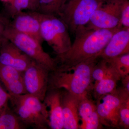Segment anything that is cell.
<instances>
[{
    "label": "cell",
    "instance_id": "cell-1",
    "mask_svg": "<svg viewBox=\"0 0 129 129\" xmlns=\"http://www.w3.org/2000/svg\"><path fill=\"white\" fill-rule=\"evenodd\" d=\"M120 27L110 29H91L85 27L75 33V39L67 52L57 55L56 69L73 67L94 57L99 56L113 35Z\"/></svg>",
    "mask_w": 129,
    "mask_h": 129
},
{
    "label": "cell",
    "instance_id": "cell-2",
    "mask_svg": "<svg viewBox=\"0 0 129 129\" xmlns=\"http://www.w3.org/2000/svg\"><path fill=\"white\" fill-rule=\"evenodd\" d=\"M99 56L94 57L65 69L50 72L48 86L51 89H64L79 99L88 95L91 87L92 72Z\"/></svg>",
    "mask_w": 129,
    "mask_h": 129
},
{
    "label": "cell",
    "instance_id": "cell-3",
    "mask_svg": "<svg viewBox=\"0 0 129 129\" xmlns=\"http://www.w3.org/2000/svg\"><path fill=\"white\" fill-rule=\"evenodd\" d=\"M14 112L25 126L44 129L48 125V111L44 102L30 94L10 95Z\"/></svg>",
    "mask_w": 129,
    "mask_h": 129
},
{
    "label": "cell",
    "instance_id": "cell-4",
    "mask_svg": "<svg viewBox=\"0 0 129 129\" xmlns=\"http://www.w3.org/2000/svg\"><path fill=\"white\" fill-rule=\"evenodd\" d=\"M104 0H68L58 13L68 30L75 34L86 26Z\"/></svg>",
    "mask_w": 129,
    "mask_h": 129
},
{
    "label": "cell",
    "instance_id": "cell-5",
    "mask_svg": "<svg viewBox=\"0 0 129 129\" xmlns=\"http://www.w3.org/2000/svg\"><path fill=\"white\" fill-rule=\"evenodd\" d=\"M39 13L42 39L48 43L57 55L67 52L72 45L67 25L56 16Z\"/></svg>",
    "mask_w": 129,
    "mask_h": 129
},
{
    "label": "cell",
    "instance_id": "cell-6",
    "mask_svg": "<svg viewBox=\"0 0 129 129\" xmlns=\"http://www.w3.org/2000/svg\"><path fill=\"white\" fill-rule=\"evenodd\" d=\"M4 35L6 39L14 44L32 60L46 68L50 72L55 70L57 67L55 59L52 58L45 51L41 43L37 40L16 31L9 24L5 30Z\"/></svg>",
    "mask_w": 129,
    "mask_h": 129
},
{
    "label": "cell",
    "instance_id": "cell-7",
    "mask_svg": "<svg viewBox=\"0 0 129 129\" xmlns=\"http://www.w3.org/2000/svg\"><path fill=\"white\" fill-rule=\"evenodd\" d=\"M129 98V92L122 87L97 101L96 109L103 125L118 128L119 109L122 102Z\"/></svg>",
    "mask_w": 129,
    "mask_h": 129
},
{
    "label": "cell",
    "instance_id": "cell-8",
    "mask_svg": "<svg viewBox=\"0 0 129 129\" xmlns=\"http://www.w3.org/2000/svg\"><path fill=\"white\" fill-rule=\"evenodd\" d=\"M123 1L104 0L96 9L85 27L91 29H110L120 27V11Z\"/></svg>",
    "mask_w": 129,
    "mask_h": 129
},
{
    "label": "cell",
    "instance_id": "cell-9",
    "mask_svg": "<svg viewBox=\"0 0 129 129\" xmlns=\"http://www.w3.org/2000/svg\"><path fill=\"white\" fill-rule=\"evenodd\" d=\"M50 72L46 68L33 60L23 72L27 93L44 101L48 90Z\"/></svg>",
    "mask_w": 129,
    "mask_h": 129
},
{
    "label": "cell",
    "instance_id": "cell-10",
    "mask_svg": "<svg viewBox=\"0 0 129 129\" xmlns=\"http://www.w3.org/2000/svg\"><path fill=\"white\" fill-rule=\"evenodd\" d=\"M33 60L6 39L0 47V64L23 72Z\"/></svg>",
    "mask_w": 129,
    "mask_h": 129
},
{
    "label": "cell",
    "instance_id": "cell-11",
    "mask_svg": "<svg viewBox=\"0 0 129 129\" xmlns=\"http://www.w3.org/2000/svg\"><path fill=\"white\" fill-rule=\"evenodd\" d=\"M9 25L17 32L34 38L41 43L44 41L40 33L39 13L21 12L14 16Z\"/></svg>",
    "mask_w": 129,
    "mask_h": 129
},
{
    "label": "cell",
    "instance_id": "cell-12",
    "mask_svg": "<svg viewBox=\"0 0 129 129\" xmlns=\"http://www.w3.org/2000/svg\"><path fill=\"white\" fill-rule=\"evenodd\" d=\"M129 53V28L122 27L115 32L99 55L109 59Z\"/></svg>",
    "mask_w": 129,
    "mask_h": 129
},
{
    "label": "cell",
    "instance_id": "cell-13",
    "mask_svg": "<svg viewBox=\"0 0 129 129\" xmlns=\"http://www.w3.org/2000/svg\"><path fill=\"white\" fill-rule=\"evenodd\" d=\"M0 81L10 95L27 93L24 81L23 72L14 68L0 64Z\"/></svg>",
    "mask_w": 129,
    "mask_h": 129
},
{
    "label": "cell",
    "instance_id": "cell-14",
    "mask_svg": "<svg viewBox=\"0 0 129 129\" xmlns=\"http://www.w3.org/2000/svg\"><path fill=\"white\" fill-rule=\"evenodd\" d=\"M57 89H51L47 93L44 101L48 111V125L53 129H63L62 96V92Z\"/></svg>",
    "mask_w": 129,
    "mask_h": 129
},
{
    "label": "cell",
    "instance_id": "cell-15",
    "mask_svg": "<svg viewBox=\"0 0 129 129\" xmlns=\"http://www.w3.org/2000/svg\"><path fill=\"white\" fill-rule=\"evenodd\" d=\"M80 99L66 91L62 93L63 129H78L79 127L78 106Z\"/></svg>",
    "mask_w": 129,
    "mask_h": 129
},
{
    "label": "cell",
    "instance_id": "cell-16",
    "mask_svg": "<svg viewBox=\"0 0 129 129\" xmlns=\"http://www.w3.org/2000/svg\"><path fill=\"white\" fill-rule=\"evenodd\" d=\"M121 78L119 74L114 73L95 82L92 87L95 99L98 101L105 95L115 91L117 89V83Z\"/></svg>",
    "mask_w": 129,
    "mask_h": 129
},
{
    "label": "cell",
    "instance_id": "cell-17",
    "mask_svg": "<svg viewBox=\"0 0 129 129\" xmlns=\"http://www.w3.org/2000/svg\"><path fill=\"white\" fill-rule=\"evenodd\" d=\"M25 126L17 114L12 112L8 103L4 106L0 112V129H23Z\"/></svg>",
    "mask_w": 129,
    "mask_h": 129
},
{
    "label": "cell",
    "instance_id": "cell-18",
    "mask_svg": "<svg viewBox=\"0 0 129 129\" xmlns=\"http://www.w3.org/2000/svg\"><path fill=\"white\" fill-rule=\"evenodd\" d=\"M78 112L81 122H85L98 116L96 105L86 96L80 99L79 102Z\"/></svg>",
    "mask_w": 129,
    "mask_h": 129
},
{
    "label": "cell",
    "instance_id": "cell-19",
    "mask_svg": "<svg viewBox=\"0 0 129 129\" xmlns=\"http://www.w3.org/2000/svg\"><path fill=\"white\" fill-rule=\"evenodd\" d=\"M68 0H39L37 10L46 15L57 16Z\"/></svg>",
    "mask_w": 129,
    "mask_h": 129
},
{
    "label": "cell",
    "instance_id": "cell-20",
    "mask_svg": "<svg viewBox=\"0 0 129 129\" xmlns=\"http://www.w3.org/2000/svg\"><path fill=\"white\" fill-rule=\"evenodd\" d=\"M101 59L100 61H98L92 70L91 76L92 80H94L95 82L99 81L113 73H118L108 60Z\"/></svg>",
    "mask_w": 129,
    "mask_h": 129
},
{
    "label": "cell",
    "instance_id": "cell-21",
    "mask_svg": "<svg viewBox=\"0 0 129 129\" xmlns=\"http://www.w3.org/2000/svg\"><path fill=\"white\" fill-rule=\"evenodd\" d=\"M106 59L108 60L112 66L119 74L121 78L129 74V53Z\"/></svg>",
    "mask_w": 129,
    "mask_h": 129
},
{
    "label": "cell",
    "instance_id": "cell-22",
    "mask_svg": "<svg viewBox=\"0 0 129 129\" xmlns=\"http://www.w3.org/2000/svg\"><path fill=\"white\" fill-rule=\"evenodd\" d=\"M129 128V98L125 99L120 106L119 112V127Z\"/></svg>",
    "mask_w": 129,
    "mask_h": 129
},
{
    "label": "cell",
    "instance_id": "cell-23",
    "mask_svg": "<svg viewBox=\"0 0 129 129\" xmlns=\"http://www.w3.org/2000/svg\"><path fill=\"white\" fill-rule=\"evenodd\" d=\"M9 4L8 11L13 17L23 9H30V0H12Z\"/></svg>",
    "mask_w": 129,
    "mask_h": 129
},
{
    "label": "cell",
    "instance_id": "cell-24",
    "mask_svg": "<svg viewBox=\"0 0 129 129\" xmlns=\"http://www.w3.org/2000/svg\"><path fill=\"white\" fill-rule=\"evenodd\" d=\"M119 26L129 28V1L123 0L121 7Z\"/></svg>",
    "mask_w": 129,
    "mask_h": 129
},
{
    "label": "cell",
    "instance_id": "cell-25",
    "mask_svg": "<svg viewBox=\"0 0 129 129\" xmlns=\"http://www.w3.org/2000/svg\"><path fill=\"white\" fill-rule=\"evenodd\" d=\"M10 97L11 95L4 89L0 81V112L4 106L8 103Z\"/></svg>",
    "mask_w": 129,
    "mask_h": 129
},
{
    "label": "cell",
    "instance_id": "cell-26",
    "mask_svg": "<svg viewBox=\"0 0 129 129\" xmlns=\"http://www.w3.org/2000/svg\"><path fill=\"white\" fill-rule=\"evenodd\" d=\"M9 21L7 19L0 16V47L3 42L5 40V32L6 29L9 25Z\"/></svg>",
    "mask_w": 129,
    "mask_h": 129
},
{
    "label": "cell",
    "instance_id": "cell-27",
    "mask_svg": "<svg viewBox=\"0 0 129 129\" xmlns=\"http://www.w3.org/2000/svg\"><path fill=\"white\" fill-rule=\"evenodd\" d=\"M122 88L129 92V75H127L122 78Z\"/></svg>",
    "mask_w": 129,
    "mask_h": 129
},
{
    "label": "cell",
    "instance_id": "cell-28",
    "mask_svg": "<svg viewBox=\"0 0 129 129\" xmlns=\"http://www.w3.org/2000/svg\"><path fill=\"white\" fill-rule=\"evenodd\" d=\"M30 9H31L32 11H35L37 10L39 0H30Z\"/></svg>",
    "mask_w": 129,
    "mask_h": 129
},
{
    "label": "cell",
    "instance_id": "cell-29",
    "mask_svg": "<svg viewBox=\"0 0 129 129\" xmlns=\"http://www.w3.org/2000/svg\"><path fill=\"white\" fill-rule=\"evenodd\" d=\"M1 1L4 2L9 3H10L12 2V0H1Z\"/></svg>",
    "mask_w": 129,
    "mask_h": 129
}]
</instances>
